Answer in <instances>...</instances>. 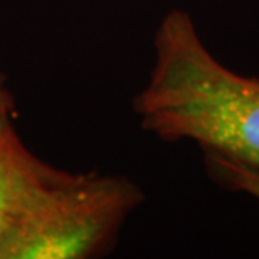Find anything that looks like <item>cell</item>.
I'll list each match as a JSON object with an SVG mask.
<instances>
[{
	"label": "cell",
	"instance_id": "1",
	"mask_svg": "<svg viewBox=\"0 0 259 259\" xmlns=\"http://www.w3.org/2000/svg\"><path fill=\"white\" fill-rule=\"evenodd\" d=\"M133 108L167 142L192 140L215 157L259 168V79L227 69L174 9L155 34V64Z\"/></svg>",
	"mask_w": 259,
	"mask_h": 259
},
{
	"label": "cell",
	"instance_id": "2",
	"mask_svg": "<svg viewBox=\"0 0 259 259\" xmlns=\"http://www.w3.org/2000/svg\"><path fill=\"white\" fill-rule=\"evenodd\" d=\"M142 200L121 177L58 172L39 197L7 259H76L91 256L115 234Z\"/></svg>",
	"mask_w": 259,
	"mask_h": 259
},
{
	"label": "cell",
	"instance_id": "3",
	"mask_svg": "<svg viewBox=\"0 0 259 259\" xmlns=\"http://www.w3.org/2000/svg\"><path fill=\"white\" fill-rule=\"evenodd\" d=\"M58 170L30 155L12 125L0 137V259L9 251L32 214L44 189Z\"/></svg>",
	"mask_w": 259,
	"mask_h": 259
},
{
	"label": "cell",
	"instance_id": "4",
	"mask_svg": "<svg viewBox=\"0 0 259 259\" xmlns=\"http://www.w3.org/2000/svg\"><path fill=\"white\" fill-rule=\"evenodd\" d=\"M212 158H214L215 170L227 184L232 185L234 189L244 190V192L254 195L259 200V168L232 162V160L222 157H215V155Z\"/></svg>",
	"mask_w": 259,
	"mask_h": 259
},
{
	"label": "cell",
	"instance_id": "5",
	"mask_svg": "<svg viewBox=\"0 0 259 259\" xmlns=\"http://www.w3.org/2000/svg\"><path fill=\"white\" fill-rule=\"evenodd\" d=\"M14 106V96L5 86V77L0 74V116H10Z\"/></svg>",
	"mask_w": 259,
	"mask_h": 259
},
{
	"label": "cell",
	"instance_id": "6",
	"mask_svg": "<svg viewBox=\"0 0 259 259\" xmlns=\"http://www.w3.org/2000/svg\"><path fill=\"white\" fill-rule=\"evenodd\" d=\"M9 125H10V116H0V137H2V133L7 130Z\"/></svg>",
	"mask_w": 259,
	"mask_h": 259
}]
</instances>
